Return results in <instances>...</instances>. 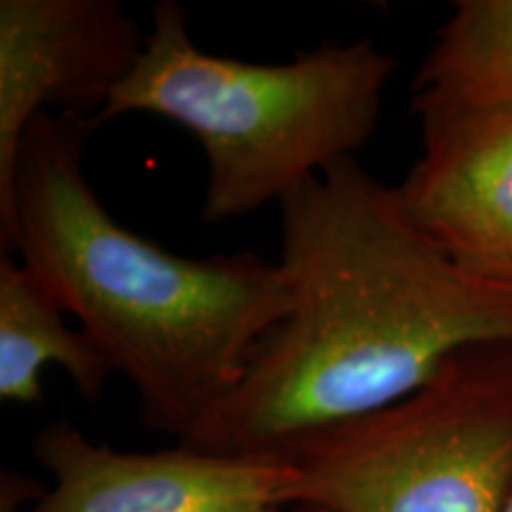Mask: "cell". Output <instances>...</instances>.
I'll use <instances>...</instances> for the list:
<instances>
[{
    "instance_id": "cell-1",
    "label": "cell",
    "mask_w": 512,
    "mask_h": 512,
    "mask_svg": "<svg viewBox=\"0 0 512 512\" xmlns=\"http://www.w3.org/2000/svg\"><path fill=\"white\" fill-rule=\"evenodd\" d=\"M280 211L287 313L178 444L278 456L413 394L460 349L512 342V283L453 261L356 157L304 181Z\"/></svg>"
},
{
    "instance_id": "cell-2",
    "label": "cell",
    "mask_w": 512,
    "mask_h": 512,
    "mask_svg": "<svg viewBox=\"0 0 512 512\" xmlns=\"http://www.w3.org/2000/svg\"><path fill=\"white\" fill-rule=\"evenodd\" d=\"M98 121L41 112L22 138L10 249L136 389L147 430L185 441L287 313L278 261L185 256L114 219L86 169Z\"/></svg>"
},
{
    "instance_id": "cell-3",
    "label": "cell",
    "mask_w": 512,
    "mask_h": 512,
    "mask_svg": "<svg viewBox=\"0 0 512 512\" xmlns=\"http://www.w3.org/2000/svg\"><path fill=\"white\" fill-rule=\"evenodd\" d=\"M396 60L368 38L287 62L211 55L176 0L152 8L145 50L95 121L155 114L183 126L207 159L204 223L242 219L373 138Z\"/></svg>"
},
{
    "instance_id": "cell-4",
    "label": "cell",
    "mask_w": 512,
    "mask_h": 512,
    "mask_svg": "<svg viewBox=\"0 0 512 512\" xmlns=\"http://www.w3.org/2000/svg\"><path fill=\"white\" fill-rule=\"evenodd\" d=\"M292 505L503 512L512 496V342L472 344L392 406L294 441Z\"/></svg>"
},
{
    "instance_id": "cell-5",
    "label": "cell",
    "mask_w": 512,
    "mask_h": 512,
    "mask_svg": "<svg viewBox=\"0 0 512 512\" xmlns=\"http://www.w3.org/2000/svg\"><path fill=\"white\" fill-rule=\"evenodd\" d=\"M117 0H0V242L15 228L22 138L36 114L105 110L145 50ZM95 114V117H98Z\"/></svg>"
},
{
    "instance_id": "cell-6",
    "label": "cell",
    "mask_w": 512,
    "mask_h": 512,
    "mask_svg": "<svg viewBox=\"0 0 512 512\" xmlns=\"http://www.w3.org/2000/svg\"><path fill=\"white\" fill-rule=\"evenodd\" d=\"M31 453L53 489L29 512H292V470L273 456H223L185 444L155 453L95 444L48 422Z\"/></svg>"
},
{
    "instance_id": "cell-7",
    "label": "cell",
    "mask_w": 512,
    "mask_h": 512,
    "mask_svg": "<svg viewBox=\"0 0 512 512\" xmlns=\"http://www.w3.org/2000/svg\"><path fill=\"white\" fill-rule=\"evenodd\" d=\"M422 150L396 188L422 233L482 278L512 283V107H420Z\"/></svg>"
},
{
    "instance_id": "cell-8",
    "label": "cell",
    "mask_w": 512,
    "mask_h": 512,
    "mask_svg": "<svg viewBox=\"0 0 512 512\" xmlns=\"http://www.w3.org/2000/svg\"><path fill=\"white\" fill-rule=\"evenodd\" d=\"M60 366L86 401H95L114 373L98 344L69 330L46 285L10 254L0 256V399L38 403L41 373Z\"/></svg>"
},
{
    "instance_id": "cell-9",
    "label": "cell",
    "mask_w": 512,
    "mask_h": 512,
    "mask_svg": "<svg viewBox=\"0 0 512 512\" xmlns=\"http://www.w3.org/2000/svg\"><path fill=\"white\" fill-rule=\"evenodd\" d=\"M420 107H512V0H460L413 83Z\"/></svg>"
},
{
    "instance_id": "cell-10",
    "label": "cell",
    "mask_w": 512,
    "mask_h": 512,
    "mask_svg": "<svg viewBox=\"0 0 512 512\" xmlns=\"http://www.w3.org/2000/svg\"><path fill=\"white\" fill-rule=\"evenodd\" d=\"M292 512H323L318 508H306V505H297V508H292Z\"/></svg>"
},
{
    "instance_id": "cell-11",
    "label": "cell",
    "mask_w": 512,
    "mask_h": 512,
    "mask_svg": "<svg viewBox=\"0 0 512 512\" xmlns=\"http://www.w3.org/2000/svg\"><path fill=\"white\" fill-rule=\"evenodd\" d=\"M503 512H512V496H510V501H508V505H505Z\"/></svg>"
}]
</instances>
